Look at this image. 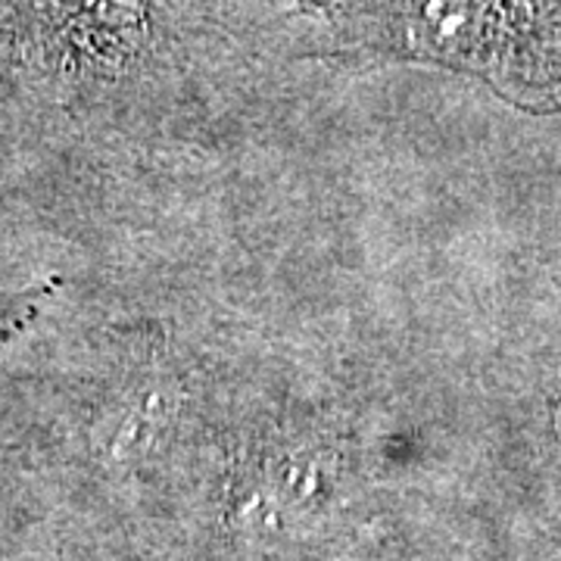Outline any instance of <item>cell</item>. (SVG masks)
<instances>
[{
  "label": "cell",
  "instance_id": "cell-1",
  "mask_svg": "<svg viewBox=\"0 0 561 561\" xmlns=\"http://www.w3.org/2000/svg\"><path fill=\"white\" fill-rule=\"evenodd\" d=\"M47 294H50V284L28 287V290H0V350L38 316L41 300Z\"/></svg>",
  "mask_w": 561,
  "mask_h": 561
}]
</instances>
